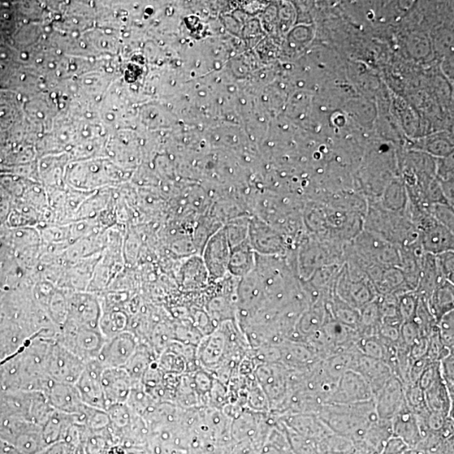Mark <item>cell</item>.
Listing matches in <instances>:
<instances>
[{"label":"cell","instance_id":"obj_10","mask_svg":"<svg viewBox=\"0 0 454 454\" xmlns=\"http://www.w3.org/2000/svg\"><path fill=\"white\" fill-rule=\"evenodd\" d=\"M280 362L293 371H305L322 360L310 345L303 341L284 340L279 344Z\"/></svg>","mask_w":454,"mask_h":454},{"label":"cell","instance_id":"obj_17","mask_svg":"<svg viewBox=\"0 0 454 454\" xmlns=\"http://www.w3.org/2000/svg\"><path fill=\"white\" fill-rule=\"evenodd\" d=\"M254 252L249 240L231 248L228 272L234 276H246L253 270Z\"/></svg>","mask_w":454,"mask_h":454},{"label":"cell","instance_id":"obj_23","mask_svg":"<svg viewBox=\"0 0 454 454\" xmlns=\"http://www.w3.org/2000/svg\"><path fill=\"white\" fill-rule=\"evenodd\" d=\"M453 362V353L440 361L441 375L453 398L454 396Z\"/></svg>","mask_w":454,"mask_h":454},{"label":"cell","instance_id":"obj_8","mask_svg":"<svg viewBox=\"0 0 454 454\" xmlns=\"http://www.w3.org/2000/svg\"><path fill=\"white\" fill-rule=\"evenodd\" d=\"M374 399V393L365 378L349 370L341 376L331 401L332 404H353Z\"/></svg>","mask_w":454,"mask_h":454},{"label":"cell","instance_id":"obj_14","mask_svg":"<svg viewBox=\"0 0 454 454\" xmlns=\"http://www.w3.org/2000/svg\"><path fill=\"white\" fill-rule=\"evenodd\" d=\"M75 424V416L53 410L44 425L42 427V436L47 447L62 442L66 438L69 428Z\"/></svg>","mask_w":454,"mask_h":454},{"label":"cell","instance_id":"obj_20","mask_svg":"<svg viewBox=\"0 0 454 454\" xmlns=\"http://www.w3.org/2000/svg\"><path fill=\"white\" fill-rule=\"evenodd\" d=\"M453 353V350L445 347L441 339L438 327L428 336V349L427 357L431 362H440L446 358L449 354Z\"/></svg>","mask_w":454,"mask_h":454},{"label":"cell","instance_id":"obj_18","mask_svg":"<svg viewBox=\"0 0 454 454\" xmlns=\"http://www.w3.org/2000/svg\"><path fill=\"white\" fill-rule=\"evenodd\" d=\"M153 358L145 348L138 346L137 350L123 369L127 372L131 377L133 384L141 382L142 378L151 365Z\"/></svg>","mask_w":454,"mask_h":454},{"label":"cell","instance_id":"obj_1","mask_svg":"<svg viewBox=\"0 0 454 454\" xmlns=\"http://www.w3.org/2000/svg\"><path fill=\"white\" fill-rule=\"evenodd\" d=\"M291 370L281 362L257 363L254 379L265 392L269 401L270 413L278 414L289 393Z\"/></svg>","mask_w":454,"mask_h":454},{"label":"cell","instance_id":"obj_9","mask_svg":"<svg viewBox=\"0 0 454 454\" xmlns=\"http://www.w3.org/2000/svg\"><path fill=\"white\" fill-rule=\"evenodd\" d=\"M43 393L51 408L72 416H79L87 406L82 401L75 384L57 383L51 380L49 386Z\"/></svg>","mask_w":454,"mask_h":454},{"label":"cell","instance_id":"obj_19","mask_svg":"<svg viewBox=\"0 0 454 454\" xmlns=\"http://www.w3.org/2000/svg\"><path fill=\"white\" fill-rule=\"evenodd\" d=\"M356 347L362 355L386 362L387 344L383 343L378 336H360Z\"/></svg>","mask_w":454,"mask_h":454},{"label":"cell","instance_id":"obj_5","mask_svg":"<svg viewBox=\"0 0 454 454\" xmlns=\"http://www.w3.org/2000/svg\"><path fill=\"white\" fill-rule=\"evenodd\" d=\"M138 343L132 333L121 332L106 339L96 360L105 369L124 367L135 354Z\"/></svg>","mask_w":454,"mask_h":454},{"label":"cell","instance_id":"obj_15","mask_svg":"<svg viewBox=\"0 0 454 454\" xmlns=\"http://www.w3.org/2000/svg\"><path fill=\"white\" fill-rule=\"evenodd\" d=\"M428 410L453 417V398L449 393L443 379L438 380L424 391Z\"/></svg>","mask_w":454,"mask_h":454},{"label":"cell","instance_id":"obj_3","mask_svg":"<svg viewBox=\"0 0 454 454\" xmlns=\"http://www.w3.org/2000/svg\"><path fill=\"white\" fill-rule=\"evenodd\" d=\"M106 341L98 329L72 327L58 343L86 362L98 357Z\"/></svg>","mask_w":454,"mask_h":454},{"label":"cell","instance_id":"obj_7","mask_svg":"<svg viewBox=\"0 0 454 454\" xmlns=\"http://www.w3.org/2000/svg\"><path fill=\"white\" fill-rule=\"evenodd\" d=\"M230 257L231 246L223 228L210 237L205 248L204 263L211 278L218 279L226 275Z\"/></svg>","mask_w":454,"mask_h":454},{"label":"cell","instance_id":"obj_21","mask_svg":"<svg viewBox=\"0 0 454 454\" xmlns=\"http://www.w3.org/2000/svg\"><path fill=\"white\" fill-rule=\"evenodd\" d=\"M436 327L445 347L453 350V310L444 315L436 323Z\"/></svg>","mask_w":454,"mask_h":454},{"label":"cell","instance_id":"obj_22","mask_svg":"<svg viewBox=\"0 0 454 454\" xmlns=\"http://www.w3.org/2000/svg\"><path fill=\"white\" fill-rule=\"evenodd\" d=\"M441 379L442 375H441L440 362H431L423 370L418 379L417 386L425 391Z\"/></svg>","mask_w":454,"mask_h":454},{"label":"cell","instance_id":"obj_11","mask_svg":"<svg viewBox=\"0 0 454 454\" xmlns=\"http://www.w3.org/2000/svg\"><path fill=\"white\" fill-rule=\"evenodd\" d=\"M101 383L106 410L113 405L125 404L133 386L131 377L123 367L103 370Z\"/></svg>","mask_w":454,"mask_h":454},{"label":"cell","instance_id":"obj_12","mask_svg":"<svg viewBox=\"0 0 454 454\" xmlns=\"http://www.w3.org/2000/svg\"><path fill=\"white\" fill-rule=\"evenodd\" d=\"M353 370L361 374L369 383L374 396L393 374L386 362L363 356L361 353L356 358Z\"/></svg>","mask_w":454,"mask_h":454},{"label":"cell","instance_id":"obj_13","mask_svg":"<svg viewBox=\"0 0 454 454\" xmlns=\"http://www.w3.org/2000/svg\"><path fill=\"white\" fill-rule=\"evenodd\" d=\"M392 434L408 444H417L424 434L417 417L405 405L391 421Z\"/></svg>","mask_w":454,"mask_h":454},{"label":"cell","instance_id":"obj_16","mask_svg":"<svg viewBox=\"0 0 454 454\" xmlns=\"http://www.w3.org/2000/svg\"><path fill=\"white\" fill-rule=\"evenodd\" d=\"M73 327H84L97 329L99 317V305L89 297H83L73 301L71 307Z\"/></svg>","mask_w":454,"mask_h":454},{"label":"cell","instance_id":"obj_6","mask_svg":"<svg viewBox=\"0 0 454 454\" xmlns=\"http://www.w3.org/2000/svg\"><path fill=\"white\" fill-rule=\"evenodd\" d=\"M374 400L380 420L391 422L406 405L404 384L393 374L375 393Z\"/></svg>","mask_w":454,"mask_h":454},{"label":"cell","instance_id":"obj_2","mask_svg":"<svg viewBox=\"0 0 454 454\" xmlns=\"http://www.w3.org/2000/svg\"><path fill=\"white\" fill-rule=\"evenodd\" d=\"M85 362L58 343L51 345L47 373L53 382L75 384L84 369Z\"/></svg>","mask_w":454,"mask_h":454},{"label":"cell","instance_id":"obj_4","mask_svg":"<svg viewBox=\"0 0 454 454\" xmlns=\"http://www.w3.org/2000/svg\"><path fill=\"white\" fill-rule=\"evenodd\" d=\"M103 367L96 358L85 362L84 369L75 386L85 405L94 409L106 410L101 375Z\"/></svg>","mask_w":454,"mask_h":454},{"label":"cell","instance_id":"obj_24","mask_svg":"<svg viewBox=\"0 0 454 454\" xmlns=\"http://www.w3.org/2000/svg\"><path fill=\"white\" fill-rule=\"evenodd\" d=\"M428 349V337L422 336L410 348V360L416 361L427 357Z\"/></svg>","mask_w":454,"mask_h":454}]
</instances>
